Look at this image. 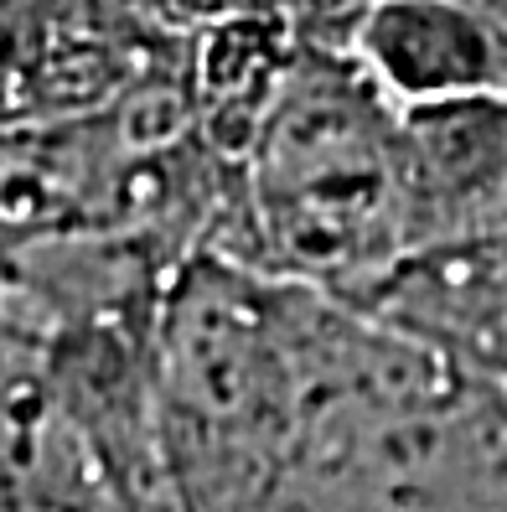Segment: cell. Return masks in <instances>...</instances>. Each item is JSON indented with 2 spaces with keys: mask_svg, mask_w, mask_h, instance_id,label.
Returning a JSON list of instances; mask_svg holds the SVG:
<instances>
[{
  "mask_svg": "<svg viewBox=\"0 0 507 512\" xmlns=\"http://www.w3.org/2000/svg\"><path fill=\"white\" fill-rule=\"evenodd\" d=\"M244 223L259 275L326 295L414 254L399 109L342 47L295 57L249 156Z\"/></svg>",
  "mask_w": 507,
  "mask_h": 512,
  "instance_id": "6da1fadb",
  "label": "cell"
},
{
  "mask_svg": "<svg viewBox=\"0 0 507 512\" xmlns=\"http://www.w3.org/2000/svg\"><path fill=\"white\" fill-rule=\"evenodd\" d=\"M342 300L507 409V228L420 249L342 290Z\"/></svg>",
  "mask_w": 507,
  "mask_h": 512,
  "instance_id": "7a4b0ae2",
  "label": "cell"
},
{
  "mask_svg": "<svg viewBox=\"0 0 507 512\" xmlns=\"http://www.w3.org/2000/svg\"><path fill=\"white\" fill-rule=\"evenodd\" d=\"M342 52L399 109L507 94V11L492 0H363Z\"/></svg>",
  "mask_w": 507,
  "mask_h": 512,
  "instance_id": "3957f363",
  "label": "cell"
},
{
  "mask_svg": "<svg viewBox=\"0 0 507 512\" xmlns=\"http://www.w3.org/2000/svg\"><path fill=\"white\" fill-rule=\"evenodd\" d=\"M399 171L414 254L507 228V94L399 109Z\"/></svg>",
  "mask_w": 507,
  "mask_h": 512,
  "instance_id": "277c9868",
  "label": "cell"
}]
</instances>
